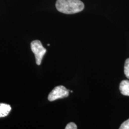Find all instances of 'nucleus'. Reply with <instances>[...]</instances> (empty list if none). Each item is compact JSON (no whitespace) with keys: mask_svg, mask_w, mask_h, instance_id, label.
<instances>
[{"mask_svg":"<svg viewBox=\"0 0 129 129\" xmlns=\"http://www.w3.org/2000/svg\"><path fill=\"white\" fill-rule=\"evenodd\" d=\"M12 108L10 105L6 104H0V118L4 117L9 114Z\"/></svg>","mask_w":129,"mask_h":129,"instance_id":"5","label":"nucleus"},{"mask_svg":"<svg viewBox=\"0 0 129 129\" xmlns=\"http://www.w3.org/2000/svg\"><path fill=\"white\" fill-rule=\"evenodd\" d=\"M120 90L121 93L124 96H129V81L127 80H122L120 84Z\"/></svg>","mask_w":129,"mask_h":129,"instance_id":"4","label":"nucleus"},{"mask_svg":"<svg viewBox=\"0 0 129 129\" xmlns=\"http://www.w3.org/2000/svg\"><path fill=\"white\" fill-rule=\"evenodd\" d=\"M66 129H77V126L74 122H69V124H68L67 126L65 127Z\"/></svg>","mask_w":129,"mask_h":129,"instance_id":"8","label":"nucleus"},{"mask_svg":"<svg viewBox=\"0 0 129 129\" xmlns=\"http://www.w3.org/2000/svg\"><path fill=\"white\" fill-rule=\"evenodd\" d=\"M124 74L127 78L129 79V58L126 59L124 64Z\"/></svg>","mask_w":129,"mask_h":129,"instance_id":"6","label":"nucleus"},{"mask_svg":"<svg viewBox=\"0 0 129 129\" xmlns=\"http://www.w3.org/2000/svg\"><path fill=\"white\" fill-rule=\"evenodd\" d=\"M31 50L34 54L36 63L38 65L41 64L43 58L47 52L46 49L43 47L41 42L39 40H34L30 43Z\"/></svg>","mask_w":129,"mask_h":129,"instance_id":"2","label":"nucleus"},{"mask_svg":"<svg viewBox=\"0 0 129 129\" xmlns=\"http://www.w3.org/2000/svg\"><path fill=\"white\" fill-rule=\"evenodd\" d=\"M120 129H129V118L122 123Z\"/></svg>","mask_w":129,"mask_h":129,"instance_id":"7","label":"nucleus"},{"mask_svg":"<svg viewBox=\"0 0 129 129\" xmlns=\"http://www.w3.org/2000/svg\"><path fill=\"white\" fill-rule=\"evenodd\" d=\"M56 7L64 14H75L83 10L84 4L80 0H57Z\"/></svg>","mask_w":129,"mask_h":129,"instance_id":"1","label":"nucleus"},{"mask_svg":"<svg viewBox=\"0 0 129 129\" xmlns=\"http://www.w3.org/2000/svg\"><path fill=\"white\" fill-rule=\"evenodd\" d=\"M69 90L63 85H59L54 88L52 91L50 93L48 96V101L53 102L59 99L67 98L69 96Z\"/></svg>","mask_w":129,"mask_h":129,"instance_id":"3","label":"nucleus"}]
</instances>
